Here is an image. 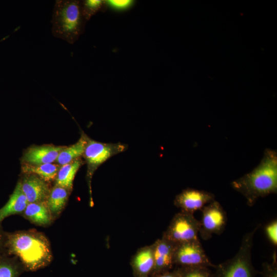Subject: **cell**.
<instances>
[{
    "mask_svg": "<svg viewBox=\"0 0 277 277\" xmlns=\"http://www.w3.org/2000/svg\"><path fill=\"white\" fill-rule=\"evenodd\" d=\"M4 248L5 254L17 258L27 271L45 268L53 258L48 239L35 230L6 232Z\"/></svg>",
    "mask_w": 277,
    "mask_h": 277,
    "instance_id": "cell-1",
    "label": "cell"
},
{
    "mask_svg": "<svg viewBox=\"0 0 277 277\" xmlns=\"http://www.w3.org/2000/svg\"><path fill=\"white\" fill-rule=\"evenodd\" d=\"M231 185L252 206L260 197L277 192V152L267 148L259 165L252 171L233 181Z\"/></svg>",
    "mask_w": 277,
    "mask_h": 277,
    "instance_id": "cell-2",
    "label": "cell"
},
{
    "mask_svg": "<svg viewBox=\"0 0 277 277\" xmlns=\"http://www.w3.org/2000/svg\"><path fill=\"white\" fill-rule=\"evenodd\" d=\"M86 23L81 1H55L51 20L52 33L55 37L73 44L84 31Z\"/></svg>",
    "mask_w": 277,
    "mask_h": 277,
    "instance_id": "cell-3",
    "label": "cell"
},
{
    "mask_svg": "<svg viewBox=\"0 0 277 277\" xmlns=\"http://www.w3.org/2000/svg\"><path fill=\"white\" fill-rule=\"evenodd\" d=\"M260 225L243 236L236 254L231 259L215 265L214 277H255L258 272L251 261L253 238Z\"/></svg>",
    "mask_w": 277,
    "mask_h": 277,
    "instance_id": "cell-4",
    "label": "cell"
},
{
    "mask_svg": "<svg viewBox=\"0 0 277 277\" xmlns=\"http://www.w3.org/2000/svg\"><path fill=\"white\" fill-rule=\"evenodd\" d=\"M86 144L83 156L87 164V180L90 192V205L93 206L91 181L97 168L113 155L125 151L127 145L118 143H104L90 139L86 135Z\"/></svg>",
    "mask_w": 277,
    "mask_h": 277,
    "instance_id": "cell-5",
    "label": "cell"
},
{
    "mask_svg": "<svg viewBox=\"0 0 277 277\" xmlns=\"http://www.w3.org/2000/svg\"><path fill=\"white\" fill-rule=\"evenodd\" d=\"M200 222L193 214L180 211L171 220L162 236L177 245L199 239Z\"/></svg>",
    "mask_w": 277,
    "mask_h": 277,
    "instance_id": "cell-6",
    "label": "cell"
},
{
    "mask_svg": "<svg viewBox=\"0 0 277 277\" xmlns=\"http://www.w3.org/2000/svg\"><path fill=\"white\" fill-rule=\"evenodd\" d=\"M199 234L204 240L210 239L213 234H220L225 230L227 222V214L220 203L214 200L201 210Z\"/></svg>",
    "mask_w": 277,
    "mask_h": 277,
    "instance_id": "cell-7",
    "label": "cell"
},
{
    "mask_svg": "<svg viewBox=\"0 0 277 277\" xmlns=\"http://www.w3.org/2000/svg\"><path fill=\"white\" fill-rule=\"evenodd\" d=\"M174 265L177 267L215 266L207 255L199 239L176 245Z\"/></svg>",
    "mask_w": 277,
    "mask_h": 277,
    "instance_id": "cell-8",
    "label": "cell"
},
{
    "mask_svg": "<svg viewBox=\"0 0 277 277\" xmlns=\"http://www.w3.org/2000/svg\"><path fill=\"white\" fill-rule=\"evenodd\" d=\"M214 195L209 192L193 188L184 189L176 195L174 205L181 211L191 214L201 210L205 206L215 200Z\"/></svg>",
    "mask_w": 277,
    "mask_h": 277,
    "instance_id": "cell-9",
    "label": "cell"
},
{
    "mask_svg": "<svg viewBox=\"0 0 277 277\" xmlns=\"http://www.w3.org/2000/svg\"><path fill=\"white\" fill-rule=\"evenodd\" d=\"M154 267L152 277L172 270L174 267L176 245L162 237L153 243Z\"/></svg>",
    "mask_w": 277,
    "mask_h": 277,
    "instance_id": "cell-10",
    "label": "cell"
},
{
    "mask_svg": "<svg viewBox=\"0 0 277 277\" xmlns=\"http://www.w3.org/2000/svg\"><path fill=\"white\" fill-rule=\"evenodd\" d=\"M26 174L19 182L29 203L46 202L51 189L48 182L35 174Z\"/></svg>",
    "mask_w": 277,
    "mask_h": 277,
    "instance_id": "cell-11",
    "label": "cell"
},
{
    "mask_svg": "<svg viewBox=\"0 0 277 277\" xmlns=\"http://www.w3.org/2000/svg\"><path fill=\"white\" fill-rule=\"evenodd\" d=\"M130 264L134 277H152L154 267L153 244L138 248Z\"/></svg>",
    "mask_w": 277,
    "mask_h": 277,
    "instance_id": "cell-12",
    "label": "cell"
},
{
    "mask_svg": "<svg viewBox=\"0 0 277 277\" xmlns=\"http://www.w3.org/2000/svg\"><path fill=\"white\" fill-rule=\"evenodd\" d=\"M65 147L53 145L31 147L25 152L23 160L25 164L32 165L53 163L56 162L60 152Z\"/></svg>",
    "mask_w": 277,
    "mask_h": 277,
    "instance_id": "cell-13",
    "label": "cell"
},
{
    "mask_svg": "<svg viewBox=\"0 0 277 277\" xmlns=\"http://www.w3.org/2000/svg\"><path fill=\"white\" fill-rule=\"evenodd\" d=\"M28 204L19 181L7 202L0 208V224L10 215L22 214Z\"/></svg>",
    "mask_w": 277,
    "mask_h": 277,
    "instance_id": "cell-14",
    "label": "cell"
},
{
    "mask_svg": "<svg viewBox=\"0 0 277 277\" xmlns=\"http://www.w3.org/2000/svg\"><path fill=\"white\" fill-rule=\"evenodd\" d=\"M22 214L30 222L39 226H48L54 220L46 202L29 203Z\"/></svg>",
    "mask_w": 277,
    "mask_h": 277,
    "instance_id": "cell-15",
    "label": "cell"
},
{
    "mask_svg": "<svg viewBox=\"0 0 277 277\" xmlns=\"http://www.w3.org/2000/svg\"><path fill=\"white\" fill-rule=\"evenodd\" d=\"M70 192L67 189L56 185L51 189L46 203L54 220L64 209Z\"/></svg>",
    "mask_w": 277,
    "mask_h": 277,
    "instance_id": "cell-16",
    "label": "cell"
},
{
    "mask_svg": "<svg viewBox=\"0 0 277 277\" xmlns=\"http://www.w3.org/2000/svg\"><path fill=\"white\" fill-rule=\"evenodd\" d=\"M82 163V161L78 159L70 163L61 166L55 180V185L71 191L75 176Z\"/></svg>",
    "mask_w": 277,
    "mask_h": 277,
    "instance_id": "cell-17",
    "label": "cell"
},
{
    "mask_svg": "<svg viewBox=\"0 0 277 277\" xmlns=\"http://www.w3.org/2000/svg\"><path fill=\"white\" fill-rule=\"evenodd\" d=\"M86 144V135L84 134L75 144L69 147H65L60 152L56 162L62 166L79 159L83 155Z\"/></svg>",
    "mask_w": 277,
    "mask_h": 277,
    "instance_id": "cell-18",
    "label": "cell"
},
{
    "mask_svg": "<svg viewBox=\"0 0 277 277\" xmlns=\"http://www.w3.org/2000/svg\"><path fill=\"white\" fill-rule=\"evenodd\" d=\"M59 168L58 165L53 163L38 165L25 164L22 170L25 174H35L49 182L55 180Z\"/></svg>",
    "mask_w": 277,
    "mask_h": 277,
    "instance_id": "cell-19",
    "label": "cell"
},
{
    "mask_svg": "<svg viewBox=\"0 0 277 277\" xmlns=\"http://www.w3.org/2000/svg\"><path fill=\"white\" fill-rule=\"evenodd\" d=\"M24 271L17 258L6 254L0 255V277H19Z\"/></svg>",
    "mask_w": 277,
    "mask_h": 277,
    "instance_id": "cell-20",
    "label": "cell"
},
{
    "mask_svg": "<svg viewBox=\"0 0 277 277\" xmlns=\"http://www.w3.org/2000/svg\"><path fill=\"white\" fill-rule=\"evenodd\" d=\"M81 6L83 16L87 22L98 12L106 10L108 5L106 1L84 0L81 1Z\"/></svg>",
    "mask_w": 277,
    "mask_h": 277,
    "instance_id": "cell-21",
    "label": "cell"
},
{
    "mask_svg": "<svg viewBox=\"0 0 277 277\" xmlns=\"http://www.w3.org/2000/svg\"><path fill=\"white\" fill-rule=\"evenodd\" d=\"M180 277H214L213 273L206 266L175 267Z\"/></svg>",
    "mask_w": 277,
    "mask_h": 277,
    "instance_id": "cell-22",
    "label": "cell"
},
{
    "mask_svg": "<svg viewBox=\"0 0 277 277\" xmlns=\"http://www.w3.org/2000/svg\"><path fill=\"white\" fill-rule=\"evenodd\" d=\"M263 277H277V256L274 251L271 263H263L262 271Z\"/></svg>",
    "mask_w": 277,
    "mask_h": 277,
    "instance_id": "cell-23",
    "label": "cell"
},
{
    "mask_svg": "<svg viewBox=\"0 0 277 277\" xmlns=\"http://www.w3.org/2000/svg\"><path fill=\"white\" fill-rule=\"evenodd\" d=\"M265 233L269 242L274 246L277 245V221L273 220L266 225Z\"/></svg>",
    "mask_w": 277,
    "mask_h": 277,
    "instance_id": "cell-24",
    "label": "cell"
},
{
    "mask_svg": "<svg viewBox=\"0 0 277 277\" xmlns=\"http://www.w3.org/2000/svg\"><path fill=\"white\" fill-rule=\"evenodd\" d=\"M108 6L116 10H125L132 6L134 1L131 0L106 1Z\"/></svg>",
    "mask_w": 277,
    "mask_h": 277,
    "instance_id": "cell-25",
    "label": "cell"
},
{
    "mask_svg": "<svg viewBox=\"0 0 277 277\" xmlns=\"http://www.w3.org/2000/svg\"><path fill=\"white\" fill-rule=\"evenodd\" d=\"M152 277H180L176 268L174 267L172 270L166 271Z\"/></svg>",
    "mask_w": 277,
    "mask_h": 277,
    "instance_id": "cell-26",
    "label": "cell"
},
{
    "mask_svg": "<svg viewBox=\"0 0 277 277\" xmlns=\"http://www.w3.org/2000/svg\"><path fill=\"white\" fill-rule=\"evenodd\" d=\"M6 232H5L0 224V255L5 254V241Z\"/></svg>",
    "mask_w": 277,
    "mask_h": 277,
    "instance_id": "cell-27",
    "label": "cell"
}]
</instances>
